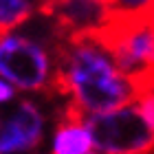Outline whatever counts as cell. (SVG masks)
I'll list each match as a JSON object with an SVG mask.
<instances>
[{"instance_id": "1", "label": "cell", "mask_w": 154, "mask_h": 154, "mask_svg": "<svg viewBox=\"0 0 154 154\" xmlns=\"http://www.w3.org/2000/svg\"><path fill=\"white\" fill-rule=\"evenodd\" d=\"M139 88L125 75L99 35H66L57 51V86L66 108L84 119L110 112L137 99Z\"/></svg>"}, {"instance_id": "2", "label": "cell", "mask_w": 154, "mask_h": 154, "mask_svg": "<svg viewBox=\"0 0 154 154\" xmlns=\"http://www.w3.org/2000/svg\"><path fill=\"white\" fill-rule=\"evenodd\" d=\"M62 40L33 31L29 24L0 33V79L22 97L55 93Z\"/></svg>"}, {"instance_id": "3", "label": "cell", "mask_w": 154, "mask_h": 154, "mask_svg": "<svg viewBox=\"0 0 154 154\" xmlns=\"http://www.w3.org/2000/svg\"><path fill=\"white\" fill-rule=\"evenodd\" d=\"M110 48L117 66L139 88L154 86V20H110L99 33Z\"/></svg>"}, {"instance_id": "4", "label": "cell", "mask_w": 154, "mask_h": 154, "mask_svg": "<svg viewBox=\"0 0 154 154\" xmlns=\"http://www.w3.org/2000/svg\"><path fill=\"white\" fill-rule=\"evenodd\" d=\"M86 121L97 154H154V132L145 125L134 101Z\"/></svg>"}, {"instance_id": "5", "label": "cell", "mask_w": 154, "mask_h": 154, "mask_svg": "<svg viewBox=\"0 0 154 154\" xmlns=\"http://www.w3.org/2000/svg\"><path fill=\"white\" fill-rule=\"evenodd\" d=\"M51 119L38 97H20L0 121V154H35L46 141Z\"/></svg>"}, {"instance_id": "6", "label": "cell", "mask_w": 154, "mask_h": 154, "mask_svg": "<svg viewBox=\"0 0 154 154\" xmlns=\"http://www.w3.org/2000/svg\"><path fill=\"white\" fill-rule=\"evenodd\" d=\"M44 11L64 35H99L112 20L106 2L95 0H57Z\"/></svg>"}, {"instance_id": "7", "label": "cell", "mask_w": 154, "mask_h": 154, "mask_svg": "<svg viewBox=\"0 0 154 154\" xmlns=\"http://www.w3.org/2000/svg\"><path fill=\"white\" fill-rule=\"evenodd\" d=\"M44 143H46L44 154H90V152H95L88 121L68 108L48 128Z\"/></svg>"}, {"instance_id": "8", "label": "cell", "mask_w": 154, "mask_h": 154, "mask_svg": "<svg viewBox=\"0 0 154 154\" xmlns=\"http://www.w3.org/2000/svg\"><path fill=\"white\" fill-rule=\"evenodd\" d=\"M40 11L44 9L33 0H0V33L29 24Z\"/></svg>"}, {"instance_id": "9", "label": "cell", "mask_w": 154, "mask_h": 154, "mask_svg": "<svg viewBox=\"0 0 154 154\" xmlns=\"http://www.w3.org/2000/svg\"><path fill=\"white\" fill-rule=\"evenodd\" d=\"M112 20H134L148 18L152 0H103Z\"/></svg>"}, {"instance_id": "10", "label": "cell", "mask_w": 154, "mask_h": 154, "mask_svg": "<svg viewBox=\"0 0 154 154\" xmlns=\"http://www.w3.org/2000/svg\"><path fill=\"white\" fill-rule=\"evenodd\" d=\"M134 106L139 110L141 119L145 121V125L154 132V86H148V88H141L134 99Z\"/></svg>"}, {"instance_id": "11", "label": "cell", "mask_w": 154, "mask_h": 154, "mask_svg": "<svg viewBox=\"0 0 154 154\" xmlns=\"http://www.w3.org/2000/svg\"><path fill=\"white\" fill-rule=\"evenodd\" d=\"M16 99H18V93H16V90H13L5 79H0V110L9 108Z\"/></svg>"}, {"instance_id": "12", "label": "cell", "mask_w": 154, "mask_h": 154, "mask_svg": "<svg viewBox=\"0 0 154 154\" xmlns=\"http://www.w3.org/2000/svg\"><path fill=\"white\" fill-rule=\"evenodd\" d=\"M33 2H35V5H40L42 9H46V0H33Z\"/></svg>"}, {"instance_id": "13", "label": "cell", "mask_w": 154, "mask_h": 154, "mask_svg": "<svg viewBox=\"0 0 154 154\" xmlns=\"http://www.w3.org/2000/svg\"><path fill=\"white\" fill-rule=\"evenodd\" d=\"M150 18L154 20V0H152V7H150Z\"/></svg>"}, {"instance_id": "14", "label": "cell", "mask_w": 154, "mask_h": 154, "mask_svg": "<svg viewBox=\"0 0 154 154\" xmlns=\"http://www.w3.org/2000/svg\"><path fill=\"white\" fill-rule=\"evenodd\" d=\"M53 2H57V0H46V7H48V5H53Z\"/></svg>"}, {"instance_id": "15", "label": "cell", "mask_w": 154, "mask_h": 154, "mask_svg": "<svg viewBox=\"0 0 154 154\" xmlns=\"http://www.w3.org/2000/svg\"><path fill=\"white\" fill-rule=\"evenodd\" d=\"M0 121H2V112H0Z\"/></svg>"}, {"instance_id": "16", "label": "cell", "mask_w": 154, "mask_h": 154, "mask_svg": "<svg viewBox=\"0 0 154 154\" xmlns=\"http://www.w3.org/2000/svg\"><path fill=\"white\" fill-rule=\"evenodd\" d=\"M95 2H103V0H95Z\"/></svg>"}, {"instance_id": "17", "label": "cell", "mask_w": 154, "mask_h": 154, "mask_svg": "<svg viewBox=\"0 0 154 154\" xmlns=\"http://www.w3.org/2000/svg\"><path fill=\"white\" fill-rule=\"evenodd\" d=\"M90 154H97V152H90Z\"/></svg>"}, {"instance_id": "18", "label": "cell", "mask_w": 154, "mask_h": 154, "mask_svg": "<svg viewBox=\"0 0 154 154\" xmlns=\"http://www.w3.org/2000/svg\"><path fill=\"white\" fill-rule=\"evenodd\" d=\"M35 154H40V152H35Z\"/></svg>"}]
</instances>
